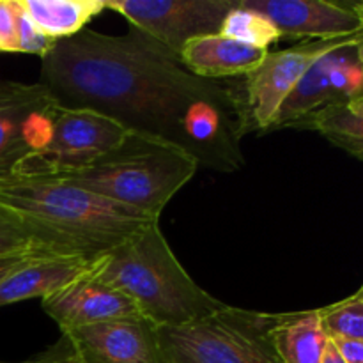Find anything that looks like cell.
Masks as SVG:
<instances>
[{
    "label": "cell",
    "instance_id": "6da1fadb",
    "mask_svg": "<svg viewBox=\"0 0 363 363\" xmlns=\"http://www.w3.org/2000/svg\"><path fill=\"white\" fill-rule=\"evenodd\" d=\"M41 84L60 108L92 110L130 133L163 142L199 167L238 172L248 133L240 85L206 80L138 28H85L41 59Z\"/></svg>",
    "mask_w": 363,
    "mask_h": 363
},
{
    "label": "cell",
    "instance_id": "f1b7e54d",
    "mask_svg": "<svg viewBox=\"0 0 363 363\" xmlns=\"http://www.w3.org/2000/svg\"><path fill=\"white\" fill-rule=\"evenodd\" d=\"M357 294H358V296H360V298H363V286L360 287V289L357 291Z\"/></svg>",
    "mask_w": 363,
    "mask_h": 363
},
{
    "label": "cell",
    "instance_id": "e0dca14e",
    "mask_svg": "<svg viewBox=\"0 0 363 363\" xmlns=\"http://www.w3.org/2000/svg\"><path fill=\"white\" fill-rule=\"evenodd\" d=\"M39 30L53 41L73 38L106 9V0H21Z\"/></svg>",
    "mask_w": 363,
    "mask_h": 363
},
{
    "label": "cell",
    "instance_id": "44dd1931",
    "mask_svg": "<svg viewBox=\"0 0 363 363\" xmlns=\"http://www.w3.org/2000/svg\"><path fill=\"white\" fill-rule=\"evenodd\" d=\"M23 252H45L27 223L13 211L0 206V257ZM48 254V252H46Z\"/></svg>",
    "mask_w": 363,
    "mask_h": 363
},
{
    "label": "cell",
    "instance_id": "2e32d148",
    "mask_svg": "<svg viewBox=\"0 0 363 363\" xmlns=\"http://www.w3.org/2000/svg\"><path fill=\"white\" fill-rule=\"evenodd\" d=\"M268 335L282 363H321L330 340L319 311L269 314Z\"/></svg>",
    "mask_w": 363,
    "mask_h": 363
},
{
    "label": "cell",
    "instance_id": "4316f807",
    "mask_svg": "<svg viewBox=\"0 0 363 363\" xmlns=\"http://www.w3.org/2000/svg\"><path fill=\"white\" fill-rule=\"evenodd\" d=\"M321 363H346V360H344L342 354L339 353V350H337V346L332 340H328V346H326Z\"/></svg>",
    "mask_w": 363,
    "mask_h": 363
},
{
    "label": "cell",
    "instance_id": "ffe728a7",
    "mask_svg": "<svg viewBox=\"0 0 363 363\" xmlns=\"http://www.w3.org/2000/svg\"><path fill=\"white\" fill-rule=\"evenodd\" d=\"M321 326L328 339L363 342V298L357 293L342 301L318 308Z\"/></svg>",
    "mask_w": 363,
    "mask_h": 363
},
{
    "label": "cell",
    "instance_id": "8fae6325",
    "mask_svg": "<svg viewBox=\"0 0 363 363\" xmlns=\"http://www.w3.org/2000/svg\"><path fill=\"white\" fill-rule=\"evenodd\" d=\"M82 363H162L158 332L142 315L62 332Z\"/></svg>",
    "mask_w": 363,
    "mask_h": 363
},
{
    "label": "cell",
    "instance_id": "30bf717a",
    "mask_svg": "<svg viewBox=\"0 0 363 363\" xmlns=\"http://www.w3.org/2000/svg\"><path fill=\"white\" fill-rule=\"evenodd\" d=\"M363 87V64L357 43L340 46L315 60L273 119V130L294 128L312 113L333 105H346Z\"/></svg>",
    "mask_w": 363,
    "mask_h": 363
},
{
    "label": "cell",
    "instance_id": "7a4b0ae2",
    "mask_svg": "<svg viewBox=\"0 0 363 363\" xmlns=\"http://www.w3.org/2000/svg\"><path fill=\"white\" fill-rule=\"evenodd\" d=\"M0 206L20 216L53 255L99 259L160 218L59 179H0Z\"/></svg>",
    "mask_w": 363,
    "mask_h": 363
},
{
    "label": "cell",
    "instance_id": "cb8c5ba5",
    "mask_svg": "<svg viewBox=\"0 0 363 363\" xmlns=\"http://www.w3.org/2000/svg\"><path fill=\"white\" fill-rule=\"evenodd\" d=\"M39 254H46V252H23V254L2 255V257H0V284Z\"/></svg>",
    "mask_w": 363,
    "mask_h": 363
},
{
    "label": "cell",
    "instance_id": "7c38bea8",
    "mask_svg": "<svg viewBox=\"0 0 363 363\" xmlns=\"http://www.w3.org/2000/svg\"><path fill=\"white\" fill-rule=\"evenodd\" d=\"M243 6L268 18L280 38L337 39L358 30V16L351 4L328 0H241Z\"/></svg>",
    "mask_w": 363,
    "mask_h": 363
},
{
    "label": "cell",
    "instance_id": "9a60e30c",
    "mask_svg": "<svg viewBox=\"0 0 363 363\" xmlns=\"http://www.w3.org/2000/svg\"><path fill=\"white\" fill-rule=\"evenodd\" d=\"M268 55V50L245 45L223 34L202 35L191 39L181 52V62L186 69L206 80L247 77Z\"/></svg>",
    "mask_w": 363,
    "mask_h": 363
},
{
    "label": "cell",
    "instance_id": "5bb4252c",
    "mask_svg": "<svg viewBox=\"0 0 363 363\" xmlns=\"http://www.w3.org/2000/svg\"><path fill=\"white\" fill-rule=\"evenodd\" d=\"M98 259L39 254L0 284V307L32 298H46L87 275Z\"/></svg>",
    "mask_w": 363,
    "mask_h": 363
},
{
    "label": "cell",
    "instance_id": "5b68a950",
    "mask_svg": "<svg viewBox=\"0 0 363 363\" xmlns=\"http://www.w3.org/2000/svg\"><path fill=\"white\" fill-rule=\"evenodd\" d=\"M268 312L223 305L213 314L158 332L162 363H282L268 335Z\"/></svg>",
    "mask_w": 363,
    "mask_h": 363
},
{
    "label": "cell",
    "instance_id": "83f0119b",
    "mask_svg": "<svg viewBox=\"0 0 363 363\" xmlns=\"http://www.w3.org/2000/svg\"><path fill=\"white\" fill-rule=\"evenodd\" d=\"M347 108L351 110L353 113H358V116H363V87L358 94H354L350 101L346 103Z\"/></svg>",
    "mask_w": 363,
    "mask_h": 363
},
{
    "label": "cell",
    "instance_id": "d4e9b609",
    "mask_svg": "<svg viewBox=\"0 0 363 363\" xmlns=\"http://www.w3.org/2000/svg\"><path fill=\"white\" fill-rule=\"evenodd\" d=\"M337 346L346 363H363V342L360 340L330 339Z\"/></svg>",
    "mask_w": 363,
    "mask_h": 363
},
{
    "label": "cell",
    "instance_id": "8992f818",
    "mask_svg": "<svg viewBox=\"0 0 363 363\" xmlns=\"http://www.w3.org/2000/svg\"><path fill=\"white\" fill-rule=\"evenodd\" d=\"M128 133L119 123L98 112L59 106L50 144L25 160L13 176L55 179L77 172L116 149Z\"/></svg>",
    "mask_w": 363,
    "mask_h": 363
},
{
    "label": "cell",
    "instance_id": "277c9868",
    "mask_svg": "<svg viewBox=\"0 0 363 363\" xmlns=\"http://www.w3.org/2000/svg\"><path fill=\"white\" fill-rule=\"evenodd\" d=\"M197 170L199 163L186 152L152 138L128 133L116 149L92 165L55 179L160 218L170 199Z\"/></svg>",
    "mask_w": 363,
    "mask_h": 363
},
{
    "label": "cell",
    "instance_id": "52a82bcc",
    "mask_svg": "<svg viewBox=\"0 0 363 363\" xmlns=\"http://www.w3.org/2000/svg\"><path fill=\"white\" fill-rule=\"evenodd\" d=\"M353 43H357L354 34L347 38L303 41L280 52H268L264 60L238 84L243 96L248 133L269 131L277 112L300 84L308 67L326 53Z\"/></svg>",
    "mask_w": 363,
    "mask_h": 363
},
{
    "label": "cell",
    "instance_id": "ac0fdd59",
    "mask_svg": "<svg viewBox=\"0 0 363 363\" xmlns=\"http://www.w3.org/2000/svg\"><path fill=\"white\" fill-rule=\"evenodd\" d=\"M294 128L318 131L347 155L363 160V116L353 113L346 105H333L312 113Z\"/></svg>",
    "mask_w": 363,
    "mask_h": 363
},
{
    "label": "cell",
    "instance_id": "7402d4cb",
    "mask_svg": "<svg viewBox=\"0 0 363 363\" xmlns=\"http://www.w3.org/2000/svg\"><path fill=\"white\" fill-rule=\"evenodd\" d=\"M21 0H0V52L18 53Z\"/></svg>",
    "mask_w": 363,
    "mask_h": 363
},
{
    "label": "cell",
    "instance_id": "ba28073f",
    "mask_svg": "<svg viewBox=\"0 0 363 363\" xmlns=\"http://www.w3.org/2000/svg\"><path fill=\"white\" fill-rule=\"evenodd\" d=\"M240 0H106V9L121 14L156 43L181 57L191 39L218 34L227 14Z\"/></svg>",
    "mask_w": 363,
    "mask_h": 363
},
{
    "label": "cell",
    "instance_id": "d6986e66",
    "mask_svg": "<svg viewBox=\"0 0 363 363\" xmlns=\"http://www.w3.org/2000/svg\"><path fill=\"white\" fill-rule=\"evenodd\" d=\"M220 34L238 39V41L245 43V45H252L264 50H268L273 43H277L280 39V34L275 28V25L268 18L262 16L261 13L243 6L241 0L227 14V18L222 23Z\"/></svg>",
    "mask_w": 363,
    "mask_h": 363
},
{
    "label": "cell",
    "instance_id": "484cf974",
    "mask_svg": "<svg viewBox=\"0 0 363 363\" xmlns=\"http://www.w3.org/2000/svg\"><path fill=\"white\" fill-rule=\"evenodd\" d=\"M351 9L354 11V14L358 16V30L354 32V39H357V53L358 59L363 64V0L362 2L351 4Z\"/></svg>",
    "mask_w": 363,
    "mask_h": 363
},
{
    "label": "cell",
    "instance_id": "4fadbf2b",
    "mask_svg": "<svg viewBox=\"0 0 363 363\" xmlns=\"http://www.w3.org/2000/svg\"><path fill=\"white\" fill-rule=\"evenodd\" d=\"M43 311L59 325L60 332L140 315L126 294L99 282L91 272L64 289L43 298Z\"/></svg>",
    "mask_w": 363,
    "mask_h": 363
},
{
    "label": "cell",
    "instance_id": "603a6c76",
    "mask_svg": "<svg viewBox=\"0 0 363 363\" xmlns=\"http://www.w3.org/2000/svg\"><path fill=\"white\" fill-rule=\"evenodd\" d=\"M7 363V362H0ZM14 363H82L78 358L77 351H74L73 344L69 342L66 335L60 337V340H57L52 347L45 351V353L38 354V357L30 358V360L25 362H14Z\"/></svg>",
    "mask_w": 363,
    "mask_h": 363
},
{
    "label": "cell",
    "instance_id": "9c48e42d",
    "mask_svg": "<svg viewBox=\"0 0 363 363\" xmlns=\"http://www.w3.org/2000/svg\"><path fill=\"white\" fill-rule=\"evenodd\" d=\"M57 113L59 105L41 82L0 80V179L50 144Z\"/></svg>",
    "mask_w": 363,
    "mask_h": 363
},
{
    "label": "cell",
    "instance_id": "3957f363",
    "mask_svg": "<svg viewBox=\"0 0 363 363\" xmlns=\"http://www.w3.org/2000/svg\"><path fill=\"white\" fill-rule=\"evenodd\" d=\"M91 275L126 294L138 314L156 328L186 325L225 305L188 275L167 243L160 222L101 255Z\"/></svg>",
    "mask_w": 363,
    "mask_h": 363
}]
</instances>
